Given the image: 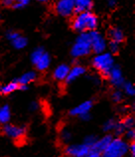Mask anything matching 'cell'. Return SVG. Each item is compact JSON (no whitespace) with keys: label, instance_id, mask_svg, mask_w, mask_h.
Here are the masks:
<instances>
[{"label":"cell","instance_id":"obj_16","mask_svg":"<svg viewBox=\"0 0 135 157\" xmlns=\"http://www.w3.org/2000/svg\"><path fill=\"white\" fill-rule=\"evenodd\" d=\"M37 78V74L33 71H30V72H27V73H24L23 75L20 77L19 78H17L18 84L20 86H28V85H30L31 82H33L36 81Z\"/></svg>","mask_w":135,"mask_h":157},{"label":"cell","instance_id":"obj_17","mask_svg":"<svg viewBox=\"0 0 135 157\" xmlns=\"http://www.w3.org/2000/svg\"><path fill=\"white\" fill-rule=\"evenodd\" d=\"M11 119V109L8 105H0V125H4Z\"/></svg>","mask_w":135,"mask_h":157},{"label":"cell","instance_id":"obj_8","mask_svg":"<svg viewBox=\"0 0 135 157\" xmlns=\"http://www.w3.org/2000/svg\"><path fill=\"white\" fill-rule=\"evenodd\" d=\"M89 36H91V46L92 51L96 54H100L105 52V49L107 47L105 39L100 35V33L93 30L89 32Z\"/></svg>","mask_w":135,"mask_h":157},{"label":"cell","instance_id":"obj_4","mask_svg":"<svg viewBox=\"0 0 135 157\" xmlns=\"http://www.w3.org/2000/svg\"><path fill=\"white\" fill-rule=\"evenodd\" d=\"M92 66L102 76L107 77L110 70H111L114 66L112 54L107 53V52L96 54V56L93 58V60H92Z\"/></svg>","mask_w":135,"mask_h":157},{"label":"cell","instance_id":"obj_28","mask_svg":"<svg viewBox=\"0 0 135 157\" xmlns=\"http://www.w3.org/2000/svg\"><path fill=\"white\" fill-rule=\"evenodd\" d=\"M108 48L110 50V54H116L118 51H119V43H116L114 41H110L109 44H108Z\"/></svg>","mask_w":135,"mask_h":157},{"label":"cell","instance_id":"obj_25","mask_svg":"<svg viewBox=\"0 0 135 157\" xmlns=\"http://www.w3.org/2000/svg\"><path fill=\"white\" fill-rule=\"evenodd\" d=\"M111 100L113 102H115V104H119V102L123 101V93H122L120 90H114L111 94Z\"/></svg>","mask_w":135,"mask_h":157},{"label":"cell","instance_id":"obj_24","mask_svg":"<svg viewBox=\"0 0 135 157\" xmlns=\"http://www.w3.org/2000/svg\"><path fill=\"white\" fill-rule=\"evenodd\" d=\"M117 121L115 118H109L107 119L104 123H103V126H102V128L105 132H109V131H113L114 127H115V124H116Z\"/></svg>","mask_w":135,"mask_h":157},{"label":"cell","instance_id":"obj_22","mask_svg":"<svg viewBox=\"0 0 135 157\" xmlns=\"http://www.w3.org/2000/svg\"><path fill=\"white\" fill-rule=\"evenodd\" d=\"M121 123L123 124V126L125 127V129H130V128H134V123H135V121H134V117L131 114L129 115H126L122 119H120Z\"/></svg>","mask_w":135,"mask_h":157},{"label":"cell","instance_id":"obj_11","mask_svg":"<svg viewBox=\"0 0 135 157\" xmlns=\"http://www.w3.org/2000/svg\"><path fill=\"white\" fill-rule=\"evenodd\" d=\"M92 106H93L92 101L88 100V101H83L81 104L76 105L75 107H73V109L69 110V115L76 117H83L84 114L91 113Z\"/></svg>","mask_w":135,"mask_h":157},{"label":"cell","instance_id":"obj_19","mask_svg":"<svg viewBox=\"0 0 135 157\" xmlns=\"http://www.w3.org/2000/svg\"><path fill=\"white\" fill-rule=\"evenodd\" d=\"M109 38L110 41H114L116 43H121L124 40V34L120 29L118 28H112L111 30H109Z\"/></svg>","mask_w":135,"mask_h":157},{"label":"cell","instance_id":"obj_35","mask_svg":"<svg viewBox=\"0 0 135 157\" xmlns=\"http://www.w3.org/2000/svg\"><path fill=\"white\" fill-rule=\"evenodd\" d=\"M84 157H101V155L97 154V153H95V152H92V153L88 154L87 156H84Z\"/></svg>","mask_w":135,"mask_h":157},{"label":"cell","instance_id":"obj_21","mask_svg":"<svg viewBox=\"0 0 135 157\" xmlns=\"http://www.w3.org/2000/svg\"><path fill=\"white\" fill-rule=\"evenodd\" d=\"M10 42H11V45L15 49H17V50H21V49H24L27 46L28 41H27V39L25 38V37L19 35V36L16 37L14 40L10 41Z\"/></svg>","mask_w":135,"mask_h":157},{"label":"cell","instance_id":"obj_6","mask_svg":"<svg viewBox=\"0 0 135 157\" xmlns=\"http://www.w3.org/2000/svg\"><path fill=\"white\" fill-rule=\"evenodd\" d=\"M2 132L7 137L11 138L14 141H21L26 137L27 128L24 125L12 124V123L8 122L2 125Z\"/></svg>","mask_w":135,"mask_h":157},{"label":"cell","instance_id":"obj_29","mask_svg":"<svg viewBox=\"0 0 135 157\" xmlns=\"http://www.w3.org/2000/svg\"><path fill=\"white\" fill-rule=\"evenodd\" d=\"M124 135L126 136V138H127L129 141H134V139H135V129L134 128L127 129L125 131Z\"/></svg>","mask_w":135,"mask_h":157},{"label":"cell","instance_id":"obj_26","mask_svg":"<svg viewBox=\"0 0 135 157\" xmlns=\"http://www.w3.org/2000/svg\"><path fill=\"white\" fill-rule=\"evenodd\" d=\"M30 1L31 0H14V4L12 7L15 8V9H20V8L27 6L30 3Z\"/></svg>","mask_w":135,"mask_h":157},{"label":"cell","instance_id":"obj_36","mask_svg":"<svg viewBox=\"0 0 135 157\" xmlns=\"http://www.w3.org/2000/svg\"><path fill=\"white\" fill-rule=\"evenodd\" d=\"M116 4V0H108V5L110 7H113Z\"/></svg>","mask_w":135,"mask_h":157},{"label":"cell","instance_id":"obj_3","mask_svg":"<svg viewBox=\"0 0 135 157\" xmlns=\"http://www.w3.org/2000/svg\"><path fill=\"white\" fill-rule=\"evenodd\" d=\"M128 153V142L122 137H113L101 157H125Z\"/></svg>","mask_w":135,"mask_h":157},{"label":"cell","instance_id":"obj_13","mask_svg":"<svg viewBox=\"0 0 135 157\" xmlns=\"http://www.w3.org/2000/svg\"><path fill=\"white\" fill-rule=\"evenodd\" d=\"M87 70L81 65H76L73 66L72 69H69V74H68V77L66 78V82L67 84H72L73 82H75L77 78H81V76H84Z\"/></svg>","mask_w":135,"mask_h":157},{"label":"cell","instance_id":"obj_37","mask_svg":"<svg viewBox=\"0 0 135 157\" xmlns=\"http://www.w3.org/2000/svg\"><path fill=\"white\" fill-rule=\"evenodd\" d=\"M37 1H39V2H47L48 0H37Z\"/></svg>","mask_w":135,"mask_h":157},{"label":"cell","instance_id":"obj_7","mask_svg":"<svg viewBox=\"0 0 135 157\" xmlns=\"http://www.w3.org/2000/svg\"><path fill=\"white\" fill-rule=\"evenodd\" d=\"M92 153V147L85 143L68 144L65 148V154L68 157H84Z\"/></svg>","mask_w":135,"mask_h":157},{"label":"cell","instance_id":"obj_30","mask_svg":"<svg viewBox=\"0 0 135 157\" xmlns=\"http://www.w3.org/2000/svg\"><path fill=\"white\" fill-rule=\"evenodd\" d=\"M128 153L131 157H135V143L134 141H130L128 143Z\"/></svg>","mask_w":135,"mask_h":157},{"label":"cell","instance_id":"obj_27","mask_svg":"<svg viewBox=\"0 0 135 157\" xmlns=\"http://www.w3.org/2000/svg\"><path fill=\"white\" fill-rule=\"evenodd\" d=\"M97 140V137L96 135H92V134H91V135H88V136H85L84 137V143H85L87 145H88V146H91V147H92V145L95 144V142Z\"/></svg>","mask_w":135,"mask_h":157},{"label":"cell","instance_id":"obj_31","mask_svg":"<svg viewBox=\"0 0 135 157\" xmlns=\"http://www.w3.org/2000/svg\"><path fill=\"white\" fill-rule=\"evenodd\" d=\"M20 34L18 32H16V31H9V32H7V39L9 40V41H12V40H14L16 37L19 36Z\"/></svg>","mask_w":135,"mask_h":157},{"label":"cell","instance_id":"obj_34","mask_svg":"<svg viewBox=\"0 0 135 157\" xmlns=\"http://www.w3.org/2000/svg\"><path fill=\"white\" fill-rule=\"evenodd\" d=\"M80 118H81L83 121H91L92 115H91V113H87V114H84L83 117H81Z\"/></svg>","mask_w":135,"mask_h":157},{"label":"cell","instance_id":"obj_20","mask_svg":"<svg viewBox=\"0 0 135 157\" xmlns=\"http://www.w3.org/2000/svg\"><path fill=\"white\" fill-rule=\"evenodd\" d=\"M59 138H60V141L63 144H67L68 145V144H69V142H71V140L73 138V133L69 128L64 127V128L60 130Z\"/></svg>","mask_w":135,"mask_h":157},{"label":"cell","instance_id":"obj_18","mask_svg":"<svg viewBox=\"0 0 135 157\" xmlns=\"http://www.w3.org/2000/svg\"><path fill=\"white\" fill-rule=\"evenodd\" d=\"M18 90H20V85L18 84V82L15 80L13 82H8V84L4 85L3 86H1V88H0V94L7 96V94H10Z\"/></svg>","mask_w":135,"mask_h":157},{"label":"cell","instance_id":"obj_1","mask_svg":"<svg viewBox=\"0 0 135 157\" xmlns=\"http://www.w3.org/2000/svg\"><path fill=\"white\" fill-rule=\"evenodd\" d=\"M99 25L97 17L91 11L77 13L73 21V28L77 32H91L96 30Z\"/></svg>","mask_w":135,"mask_h":157},{"label":"cell","instance_id":"obj_9","mask_svg":"<svg viewBox=\"0 0 135 157\" xmlns=\"http://www.w3.org/2000/svg\"><path fill=\"white\" fill-rule=\"evenodd\" d=\"M56 12L61 16L69 17L75 13V3L73 0H58L55 5Z\"/></svg>","mask_w":135,"mask_h":157},{"label":"cell","instance_id":"obj_33","mask_svg":"<svg viewBox=\"0 0 135 157\" xmlns=\"http://www.w3.org/2000/svg\"><path fill=\"white\" fill-rule=\"evenodd\" d=\"M14 4V0H2V5L5 7H12Z\"/></svg>","mask_w":135,"mask_h":157},{"label":"cell","instance_id":"obj_32","mask_svg":"<svg viewBox=\"0 0 135 157\" xmlns=\"http://www.w3.org/2000/svg\"><path fill=\"white\" fill-rule=\"evenodd\" d=\"M39 107H40V104L38 101H32L29 105V109L31 111H36L39 109Z\"/></svg>","mask_w":135,"mask_h":157},{"label":"cell","instance_id":"obj_10","mask_svg":"<svg viewBox=\"0 0 135 157\" xmlns=\"http://www.w3.org/2000/svg\"><path fill=\"white\" fill-rule=\"evenodd\" d=\"M107 78L113 86L115 88H121L122 85L124 82V78L123 74H122L121 69L118 66H113L112 69L110 70V72L108 73Z\"/></svg>","mask_w":135,"mask_h":157},{"label":"cell","instance_id":"obj_12","mask_svg":"<svg viewBox=\"0 0 135 157\" xmlns=\"http://www.w3.org/2000/svg\"><path fill=\"white\" fill-rule=\"evenodd\" d=\"M112 138H113V136L111 134H105L102 136V137L97 138V140L92 147V152H95V153L101 155V153L104 151L105 148L107 147V145L112 140Z\"/></svg>","mask_w":135,"mask_h":157},{"label":"cell","instance_id":"obj_14","mask_svg":"<svg viewBox=\"0 0 135 157\" xmlns=\"http://www.w3.org/2000/svg\"><path fill=\"white\" fill-rule=\"evenodd\" d=\"M69 68L67 64H61L57 67L54 72H53V78H55L56 81L59 82H65L68 77V74L69 71Z\"/></svg>","mask_w":135,"mask_h":157},{"label":"cell","instance_id":"obj_5","mask_svg":"<svg viewBox=\"0 0 135 157\" xmlns=\"http://www.w3.org/2000/svg\"><path fill=\"white\" fill-rule=\"evenodd\" d=\"M31 61L40 72L46 71L51 65V57L43 48H37L31 54Z\"/></svg>","mask_w":135,"mask_h":157},{"label":"cell","instance_id":"obj_23","mask_svg":"<svg viewBox=\"0 0 135 157\" xmlns=\"http://www.w3.org/2000/svg\"><path fill=\"white\" fill-rule=\"evenodd\" d=\"M121 88L123 89L124 94H127V96L133 97L135 94V88L131 82H124Z\"/></svg>","mask_w":135,"mask_h":157},{"label":"cell","instance_id":"obj_15","mask_svg":"<svg viewBox=\"0 0 135 157\" xmlns=\"http://www.w3.org/2000/svg\"><path fill=\"white\" fill-rule=\"evenodd\" d=\"M73 3H75V12L76 13L87 12L92 8V0H73Z\"/></svg>","mask_w":135,"mask_h":157},{"label":"cell","instance_id":"obj_2","mask_svg":"<svg viewBox=\"0 0 135 157\" xmlns=\"http://www.w3.org/2000/svg\"><path fill=\"white\" fill-rule=\"evenodd\" d=\"M92 52L91 36L89 32H81L73 43L71 54L73 58H83L89 55Z\"/></svg>","mask_w":135,"mask_h":157}]
</instances>
